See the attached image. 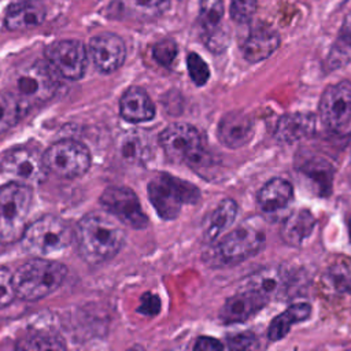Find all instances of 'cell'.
<instances>
[{
	"label": "cell",
	"mask_w": 351,
	"mask_h": 351,
	"mask_svg": "<svg viewBox=\"0 0 351 351\" xmlns=\"http://www.w3.org/2000/svg\"><path fill=\"white\" fill-rule=\"evenodd\" d=\"M15 298L12 273L7 267H0V308L11 304Z\"/></svg>",
	"instance_id": "8d00e7d4"
},
{
	"label": "cell",
	"mask_w": 351,
	"mask_h": 351,
	"mask_svg": "<svg viewBox=\"0 0 351 351\" xmlns=\"http://www.w3.org/2000/svg\"><path fill=\"white\" fill-rule=\"evenodd\" d=\"M315 129V117L308 112L282 115L276 126V138L281 143H295L310 136Z\"/></svg>",
	"instance_id": "d6986e66"
},
{
	"label": "cell",
	"mask_w": 351,
	"mask_h": 351,
	"mask_svg": "<svg viewBox=\"0 0 351 351\" xmlns=\"http://www.w3.org/2000/svg\"><path fill=\"white\" fill-rule=\"evenodd\" d=\"M15 351H67V348L55 336L34 333L22 337L16 343Z\"/></svg>",
	"instance_id": "f1b7e54d"
},
{
	"label": "cell",
	"mask_w": 351,
	"mask_h": 351,
	"mask_svg": "<svg viewBox=\"0 0 351 351\" xmlns=\"http://www.w3.org/2000/svg\"><path fill=\"white\" fill-rule=\"evenodd\" d=\"M33 202L32 186L7 182L0 186V244L21 240Z\"/></svg>",
	"instance_id": "5b68a950"
},
{
	"label": "cell",
	"mask_w": 351,
	"mask_h": 351,
	"mask_svg": "<svg viewBox=\"0 0 351 351\" xmlns=\"http://www.w3.org/2000/svg\"><path fill=\"white\" fill-rule=\"evenodd\" d=\"M310 314H311L310 304H307V303L292 304L282 314L273 318V321L270 322V326L267 329V337L271 341H276V340H280V339L285 337L287 333L289 332L291 326L295 322H300V321L307 319L310 317Z\"/></svg>",
	"instance_id": "484cf974"
},
{
	"label": "cell",
	"mask_w": 351,
	"mask_h": 351,
	"mask_svg": "<svg viewBox=\"0 0 351 351\" xmlns=\"http://www.w3.org/2000/svg\"><path fill=\"white\" fill-rule=\"evenodd\" d=\"M119 112L125 121L138 123L151 121L155 115V107L144 89L130 86L119 100Z\"/></svg>",
	"instance_id": "e0dca14e"
},
{
	"label": "cell",
	"mask_w": 351,
	"mask_h": 351,
	"mask_svg": "<svg viewBox=\"0 0 351 351\" xmlns=\"http://www.w3.org/2000/svg\"><path fill=\"white\" fill-rule=\"evenodd\" d=\"M340 36L347 44L351 45V10L344 16V21H343V25L340 29Z\"/></svg>",
	"instance_id": "ab89813d"
},
{
	"label": "cell",
	"mask_w": 351,
	"mask_h": 351,
	"mask_svg": "<svg viewBox=\"0 0 351 351\" xmlns=\"http://www.w3.org/2000/svg\"><path fill=\"white\" fill-rule=\"evenodd\" d=\"M329 284L337 292H351V259L337 258L335 259L326 271Z\"/></svg>",
	"instance_id": "83f0119b"
},
{
	"label": "cell",
	"mask_w": 351,
	"mask_h": 351,
	"mask_svg": "<svg viewBox=\"0 0 351 351\" xmlns=\"http://www.w3.org/2000/svg\"><path fill=\"white\" fill-rule=\"evenodd\" d=\"M48 173L62 178H77L84 176L90 167V154L88 148L75 140H60L48 147L43 154Z\"/></svg>",
	"instance_id": "52a82bcc"
},
{
	"label": "cell",
	"mask_w": 351,
	"mask_h": 351,
	"mask_svg": "<svg viewBox=\"0 0 351 351\" xmlns=\"http://www.w3.org/2000/svg\"><path fill=\"white\" fill-rule=\"evenodd\" d=\"M74 236L82 259L89 265H100L119 252L126 233L111 215L90 213L80 219Z\"/></svg>",
	"instance_id": "6da1fadb"
},
{
	"label": "cell",
	"mask_w": 351,
	"mask_h": 351,
	"mask_svg": "<svg viewBox=\"0 0 351 351\" xmlns=\"http://www.w3.org/2000/svg\"><path fill=\"white\" fill-rule=\"evenodd\" d=\"M126 351H145L141 346H138V344H136V346H133V347H130V348H128Z\"/></svg>",
	"instance_id": "60d3db41"
},
{
	"label": "cell",
	"mask_w": 351,
	"mask_h": 351,
	"mask_svg": "<svg viewBox=\"0 0 351 351\" xmlns=\"http://www.w3.org/2000/svg\"><path fill=\"white\" fill-rule=\"evenodd\" d=\"M45 60L63 78L75 81L84 77L88 64V51L80 40H58L44 49Z\"/></svg>",
	"instance_id": "30bf717a"
},
{
	"label": "cell",
	"mask_w": 351,
	"mask_h": 351,
	"mask_svg": "<svg viewBox=\"0 0 351 351\" xmlns=\"http://www.w3.org/2000/svg\"><path fill=\"white\" fill-rule=\"evenodd\" d=\"M237 214V204L232 199H223L206 221L203 230L207 243L215 241L234 221Z\"/></svg>",
	"instance_id": "d4e9b609"
},
{
	"label": "cell",
	"mask_w": 351,
	"mask_h": 351,
	"mask_svg": "<svg viewBox=\"0 0 351 351\" xmlns=\"http://www.w3.org/2000/svg\"><path fill=\"white\" fill-rule=\"evenodd\" d=\"M23 115L18 97L11 90L0 92V134L14 128Z\"/></svg>",
	"instance_id": "4316f807"
},
{
	"label": "cell",
	"mask_w": 351,
	"mask_h": 351,
	"mask_svg": "<svg viewBox=\"0 0 351 351\" xmlns=\"http://www.w3.org/2000/svg\"><path fill=\"white\" fill-rule=\"evenodd\" d=\"M346 351H351V348H348V350H346Z\"/></svg>",
	"instance_id": "7bdbcfd3"
},
{
	"label": "cell",
	"mask_w": 351,
	"mask_h": 351,
	"mask_svg": "<svg viewBox=\"0 0 351 351\" xmlns=\"http://www.w3.org/2000/svg\"><path fill=\"white\" fill-rule=\"evenodd\" d=\"M315 228L314 215L306 210L300 208L289 214L281 226V237L291 247H300L313 233Z\"/></svg>",
	"instance_id": "44dd1931"
},
{
	"label": "cell",
	"mask_w": 351,
	"mask_h": 351,
	"mask_svg": "<svg viewBox=\"0 0 351 351\" xmlns=\"http://www.w3.org/2000/svg\"><path fill=\"white\" fill-rule=\"evenodd\" d=\"M88 52L95 67L104 74L118 70L126 58L123 40L114 33H101L89 40Z\"/></svg>",
	"instance_id": "5bb4252c"
},
{
	"label": "cell",
	"mask_w": 351,
	"mask_h": 351,
	"mask_svg": "<svg viewBox=\"0 0 351 351\" xmlns=\"http://www.w3.org/2000/svg\"><path fill=\"white\" fill-rule=\"evenodd\" d=\"M160 310V300L156 295L151 292H145L141 296L140 306L137 307V313L144 314V315H155Z\"/></svg>",
	"instance_id": "74e56055"
},
{
	"label": "cell",
	"mask_w": 351,
	"mask_h": 351,
	"mask_svg": "<svg viewBox=\"0 0 351 351\" xmlns=\"http://www.w3.org/2000/svg\"><path fill=\"white\" fill-rule=\"evenodd\" d=\"M166 156L174 162L196 163L203 156L202 138L196 128L188 123H171L159 136Z\"/></svg>",
	"instance_id": "8fae6325"
},
{
	"label": "cell",
	"mask_w": 351,
	"mask_h": 351,
	"mask_svg": "<svg viewBox=\"0 0 351 351\" xmlns=\"http://www.w3.org/2000/svg\"><path fill=\"white\" fill-rule=\"evenodd\" d=\"M254 134L252 118L240 110L230 111L222 117L218 125V138L228 148L245 145Z\"/></svg>",
	"instance_id": "9a60e30c"
},
{
	"label": "cell",
	"mask_w": 351,
	"mask_h": 351,
	"mask_svg": "<svg viewBox=\"0 0 351 351\" xmlns=\"http://www.w3.org/2000/svg\"><path fill=\"white\" fill-rule=\"evenodd\" d=\"M100 204L119 222L134 229H143L148 223L138 197L126 186H108L100 196Z\"/></svg>",
	"instance_id": "7c38bea8"
},
{
	"label": "cell",
	"mask_w": 351,
	"mask_h": 351,
	"mask_svg": "<svg viewBox=\"0 0 351 351\" xmlns=\"http://www.w3.org/2000/svg\"><path fill=\"white\" fill-rule=\"evenodd\" d=\"M265 239L262 225L243 222L217 245V258L222 265L240 263L258 254L265 245Z\"/></svg>",
	"instance_id": "ba28073f"
},
{
	"label": "cell",
	"mask_w": 351,
	"mask_h": 351,
	"mask_svg": "<svg viewBox=\"0 0 351 351\" xmlns=\"http://www.w3.org/2000/svg\"><path fill=\"white\" fill-rule=\"evenodd\" d=\"M280 45V37L271 30H255L243 44L244 59L258 63L269 58Z\"/></svg>",
	"instance_id": "cb8c5ba5"
},
{
	"label": "cell",
	"mask_w": 351,
	"mask_h": 351,
	"mask_svg": "<svg viewBox=\"0 0 351 351\" xmlns=\"http://www.w3.org/2000/svg\"><path fill=\"white\" fill-rule=\"evenodd\" d=\"M292 185L284 178H273L267 181L258 192V204L266 213L284 208L292 199Z\"/></svg>",
	"instance_id": "603a6c76"
},
{
	"label": "cell",
	"mask_w": 351,
	"mask_h": 351,
	"mask_svg": "<svg viewBox=\"0 0 351 351\" xmlns=\"http://www.w3.org/2000/svg\"><path fill=\"white\" fill-rule=\"evenodd\" d=\"M167 0H125L126 7L138 16H152L162 11Z\"/></svg>",
	"instance_id": "e575fe53"
},
{
	"label": "cell",
	"mask_w": 351,
	"mask_h": 351,
	"mask_svg": "<svg viewBox=\"0 0 351 351\" xmlns=\"http://www.w3.org/2000/svg\"><path fill=\"white\" fill-rule=\"evenodd\" d=\"M287 282L288 277L282 269L266 267L247 277L241 289L252 291L270 300L271 298L278 296L285 289Z\"/></svg>",
	"instance_id": "ac0fdd59"
},
{
	"label": "cell",
	"mask_w": 351,
	"mask_h": 351,
	"mask_svg": "<svg viewBox=\"0 0 351 351\" xmlns=\"http://www.w3.org/2000/svg\"><path fill=\"white\" fill-rule=\"evenodd\" d=\"M269 300L252 291L241 289L230 296L222 306L219 317L225 324H237L248 319L266 306Z\"/></svg>",
	"instance_id": "2e32d148"
},
{
	"label": "cell",
	"mask_w": 351,
	"mask_h": 351,
	"mask_svg": "<svg viewBox=\"0 0 351 351\" xmlns=\"http://www.w3.org/2000/svg\"><path fill=\"white\" fill-rule=\"evenodd\" d=\"M0 170L11 181L29 186L40 185L48 176L43 155L37 149L27 147L10 149L0 160Z\"/></svg>",
	"instance_id": "9c48e42d"
},
{
	"label": "cell",
	"mask_w": 351,
	"mask_h": 351,
	"mask_svg": "<svg viewBox=\"0 0 351 351\" xmlns=\"http://www.w3.org/2000/svg\"><path fill=\"white\" fill-rule=\"evenodd\" d=\"M67 274V267L56 261L33 258L12 273L16 298L36 302L56 291Z\"/></svg>",
	"instance_id": "7a4b0ae2"
},
{
	"label": "cell",
	"mask_w": 351,
	"mask_h": 351,
	"mask_svg": "<svg viewBox=\"0 0 351 351\" xmlns=\"http://www.w3.org/2000/svg\"><path fill=\"white\" fill-rule=\"evenodd\" d=\"M58 74L47 60H34L22 66L12 75L11 90L22 104L23 111H29L55 96L59 88Z\"/></svg>",
	"instance_id": "3957f363"
},
{
	"label": "cell",
	"mask_w": 351,
	"mask_h": 351,
	"mask_svg": "<svg viewBox=\"0 0 351 351\" xmlns=\"http://www.w3.org/2000/svg\"><path fill=\"white\" fill-rule=\"evenodd\" d=\"M256 4L258 0H230L229 12L232 19L239 23L248 22L256 10Z\"/></svg>",
	"instance_id": "d590c367"
},
{
	"label": "cell",
	"mask_w": 351,
	"mask_h": 351,
	"mask_svg": "<svg viewBox=\"0 0 351 351\" xmlns=\"http://www.w3.org/2000/svg\"><path fill=\"white\" fill-rule=\"evenodd\" d=\"M74 239L71 226L56 215H44L27 225L21 245L34 258H45L67 248Z\"/></svg>",
	"instance_id": "277c9868"
},
{
	"label": "cell",
	"mask_w": 351,
	"mask_h": 351,
	"mask_svg": "<svg viewBox=\"0 0 351 351\" xmlns=\"http://www.w3.org/2000/svg\"><path fill=\"white\" fill-rule=\"evenodd\" d=\"M319 115L332 130L341 129L351 121V82L340 81L325 89L319 100Z\"/></svg>",
	"instance_id": "4fadbf2b"
},
{
	"label": "cell",
	"mask_w": 351,
	"mask_h": 351,
	"mask_svg": "<svg viewBox=\"0 0 351 351\" xmlns=\"http://www.w3.org/2000/svg\"><path fill=\"white\" fill-rule=\"evenodd\" d=\"M45 19V10L34 3H15L8 7L4 26L11 32H23L40 26Z\"/></svg>",
	"instance_id": "ffe728a7"
},
{
	"label": "cell",
	"mask_w": 351,
	"mask_h": 351,
	"mask_svg": "<svg viewBox=\"0 0 351 351\" xmlns=\"http://www.w3.org/2000/svg\"><path fill=\"white\" fill-rule=\"evenodd\" d=\"M193 351H223V346L214 337L200 336L193 346Z\"/></svg>",
	"instance_id": "f35d334b"
},
{
	"label": "cell",
	"mask_w": 351,
	"mask_h": 351,
	"mask_svg": "<svg viewBox=\"0 0 351 351\" xmlns=\"http://www.w3.org/2000/svg\"><path fill=\"white\" fill-rule=\"evenodd\" d=\"M223 16L222 0H200L199 22L207 30L215 29Z\"/></svg>",
	"instance_id": "4dcf8cb0"
},
{
	"label": "cell",
	"mask_w": 351,
	"mask_h": 351,
	"mask_svg": "<svg viewBox=\"0 0 351 351\" xmlns=\"http://www.w3.org/2000/svg\"><path fill=\"white\" fill-rule=\"evenodd\" d=\"M148 148L144 138L137 133H128L121 141V155L132 163L143 162L147 158Z\"/></svg>",
	"instance_id": "f546056e"
},
{
	"label": "cell",
	"mask_w": 351,
	"mask_h": 351,
	"mask_svg": "<svg viewBox=\"0 0 351 351\" xmlns=\"http://www.w3.org/2000/svg\"><path fill=\"white\" fill-rule=\"evenodd\" d=\"M261 341L252 332H241L226 339V347L229 351H261Z\"/></svg>",
	"instance_id": "1f68e13d"
},
{
	"label": "cell",
	"mask_w": 351,
	"mask_h": 351,
	"mask_svg": "<svg viewBox=\"0 0 351 351\" xmlns=\"http://www.w3.org/2000/svg\"><path fill=\"white\" fill-rule=\"evenodd\" d=\"M186 66H188V73L191 75V80L197 85L202 86L208 81L210 77V70L206 62L195 52H191L186 58Z\"/></svg>",
	"instance_id": "836d02e7"
},
{
	"label": "cell",
	"mask_w": 351,
	"mask_h": 351,
	"mask_svg": "<svg viewBox=\"0 0 351 351\" xmlns=\"http://www.w3.org/2000/svg\"><path fill=\"white\" fill-rule=\"evenodd\" d=\"M177 52H178L177 44L171 38L160 40L152 47L154 59L165 67H169L174 62L176 56H177Z\"/></svg>",
	"instance_id": "d6a6232c"
},
{
	"label": "cell",
	"mask_w": 351,
	"mask_h": 351,
	"mask_svg": "<svg viewBox=\"0 0 351 351\" xmlns=\"http://www.w3.org/2000/svg\"><path fill=\"white\" fill-rule=\"evenodd\" d=\"M147 191L158 215L167 221L177 218L184 204H195L200 199V192L195 185L167 173L156 174Z\"/></svg>",
	"instance_id": "8992f818"
},
{
	"label": "cell",
	"mask_w": 351,
	"mask_h": 351,
	"mask_svg": "<svg viewBox=\"0 0 351 351\" xmlns=\"http://www.w3.org/2000/svg\"><path fill=\"white\" fill-rule=\"evenodd\" d=\"M348 234H350V240H351V217L348 219Z\"/></svg>",
	"instance_id": "b9f144b4"
},
{
	"label": "cell",
	"mask_w": 351,
	"mask_h": 351,
	"mask_svg": "<svg viewBox=\"0 0 351 351\" xmlns=\"http://www.w3.org/2000/svg\"><path fill=\"white\" fill-rule=\"evenodd\" d=\"M299 171L313 184V188L322 196H326L332 191V181L335 169L324 158L314 156L302 162Z\"/></svg>",
	"instance_id": "7402d4cb"
}]
</instances>
